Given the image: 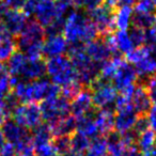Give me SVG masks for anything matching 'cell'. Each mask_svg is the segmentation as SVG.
Returning <instances> with one entry per match:
<instances>
[{
  "mask_svg": "<svg viewBox=\"0 0 156 156\" xmlns=\"http://www.w3.org/2000/svg\"><path fill=\"white\" fill-rule=\"evenodd\" d=\"M62 34L69 45H85L98 37V30L88 15L77 10H72L65 15Z\"/></svg>",
  "mask_w": 156,
  "mask_h": 156,
  "instance_id": "6da1fadb",
  "label": "cell"
},
{
  "mask_svg": "<svg viewBox=\"0 0 156 156\" xmlns=\"http://www.w3.org/2000/svg\"><path fill=\"white\" fill-rule=\"evenodd\" d=\"M61 89L49 79L43 77L35 80H17L13 94L20 103H40L60 95Z\"/></svg>",
  "mask_w": 156,
  "mask_h": 156,
  "instance_id": "7a4b0ae2",
  "label": "cell"
},
{
  "mask_svg": "<svg viewBox=\"0 0 156 156\" xmlns=\"http://www.w3.org/2000/svg\"><path fill=\"white\" fill-rule=\"evenodd\" d=\"M69 58L76 71L78 81L83 86H91L98 78L100 65L94 63L86 54L83 45L75 44L69 48Z\"/></svg>",
  "mask_w": 156,
  "mask_h": 156,
  "instance_id": "3957f363",
  "label": "cell"
},
{
  "mask_svg": "<svg viewBox=\"0 0 156 156\" xmlns=\"http://www.w3.org/2000/svg\"><path fill=\"white\" fill-rule=\"evenodd\" d=\"M46 37V31L37 20H30L24 30L18 34L16 41L20 51L28 58L37 59L43 56V42Z\"/></svg>",
  "mask_w": 156,
  "mask_h": 156,
  "instance_id": "277c9868",
  "label": "cell"
},
{
  "mask_svg": "<svg viewBox=\"0 0 156 156\" xmlns=\"http://www.w3.org/2000/svg\"><path fill=\"white\" fill-rule=\"evenodd\" d=\"M45 69L46 75L49 77V80L60 89L78 80L72 61L65 55L49 58L45 62Z\"/></svg>",
  "mask_w": 156,
  "mask_h": 156,
  "instance_id": "5b68a950",
  "label": "cell"
},
{
  "mask_svg": "<svg viewBox=\"0 0 156 156\" xmlns=\"http://www.w3.org/2000/svg\"><path fill=\"white\" fill-rule=\"evenodd\" d=\"M90 93L94 107L100 109H110L115 106L119 95L117 88L110 80H106L100 77L91 85Z\"/></svg>",
  "mask_w": 156,
  "mask_h": 156,
  "instance_id": "8992f818",
  "label": "cell"
},
{
  "mask_svg": "<svg viewBox=\"0 0 156 156\" xmlns=\"http://www.w3.org/2000/svg\"><path fill=\"white\" fill-rule=\"evenodd\" d=\"M12 120L26 129H34L42 124L41 108L37 103H20L11 113Z\"/></svg>",
  "mask_w": 156,
  "mask_h": 156,
  "instance_id": "52a82bcc",
  "label": "cell"
},
{
  "mask_svg": "<svg viewBox=\"0 0 156 156\" xmlns=\"http://www.w3.org/2000/svg\"><path fill=\"white\" fill-rule=\"evenodd\" d=\"M138 78L139 76L135 67L128 61L122 60L111 79V83L117 88L119 93L132 94L133 90L137 86Z\"/></svg>",
  "mask_w": 156,
  "mask_h": 156,
  "instance_id": "ba28073f",
  "label": "cell"
},
{
  "mask_svg": "<svg viewBox=\"0 0 156 156\" xmlns=\"http://www.w3.org/2000/svg\"><path fill=\"white\" fill-rule=\"evenodd\" d=\"M41 112L43 121L47 124L57 121L69 113V101L62 95L48 98L41 103Z\"/></svg>",
  "mask_w": 156,
  "mask_h": 156,
  "instance_id": "9c48e42d",
  "label": "cell"
},
{
  "mask_svg": "<svg viewBox=\"0 0 156 156\" xmlns=\"http://www.w3.org/2000/svg\"><path fill=\"white\" fill-rule=\"evenodd\" d=\"M88 17L94 25L98 34L107 35L113 30V12L115 10L109 8L104 2L94 9L88 11Z\"/></svg>",
  "mask_w": 156,
  "mask_h": 156,
  "instance_id": "30bf717a",
  "label": "cell"
},
{
  "mask_svg": "<svg viewBox=\"0 0 156 156\" xmlns=\"http://www.w3.org/2000/svg\"><path fill=\"white\" fill-rule=\"evenodd\" d=\"M69 48V42L65 40L62 33L46 34L43 42V56L49 58L64 56Z\"/></svg>",
  "mask_w": 156,
  "mask_h": 156,
  "instance_id": "8fae6325",
  "label": "cell"
},
{
  "mask_svg": "<svg viewBox=\"0 0 156 156\" xmlns=\"http://www.w3.org/2000/svg\"><path fill=\"white\" fill-rule=\"evenodd\" d=\"M86 50V54L88 55L90 59L96 63L98 65H101L110 59L112 55H115L111 50L110 46L108 45L106 39H96L90 41L89 43L83 45Z\"/></svg>",
  "mask_w": 156,
  "mask_h": 156,
  "instance_id": "7c38bea8",
  "label": "cell"
},
{
  "mask_svg": "<svg viewBox=\"0 0 156 156\" xmlns=\"http://www.w3.org/2000/svg\"><path fill=\"white\" fill-rule=\"evenodd\" d=\"M106 41L113 54L122 56H127L136 48L130 39L128 30H117L115 33H109L106 35Z\"/></svg>",
  "mask_w": 156,
  "mask_h": 156,
  "instance_id": "4fadbf2b",
  "label": "cell"
},
{
  "mask_svg": "<svg viewBox=\"0 0 156 156\" xmlns=\"http://www.w3.org/2000/svg\"><path fill=\"white\" fill-rule=\"evenodd\" d=\"M1 126L5 141L13 147H17L31 139L29 130L17 124L14 120H7Z\"/></svg>",
  "mask_w": 156,
  "mask_h": 156,
  "instance_id": "5bb4252c",
  "label": "cell"
},
{
  "mask_svg": "<svg viewBox=\"0 0 156 156\" xmlns=\"http://www.w3.org/2000/svg\"><path fill=\"white\" fill-rule=\"evenodd\" d=\"M93 108L94 104L91 93L88 90H81L75 98L69 101V113L76 119L93 112Z\"/></svg>",
  "mask_w": 156,
  "mask_h": 156,
  "instance_id": "9a60e30c",
  "label": "cell"
},
{
  "mask_svg": "<svg viewBox=\"0 0 156 156\" xmlns=\"http://www.w3.org/2000/svg\"><path fill=\"white\" fill-rule=\"evenodd\" d=\"M28 16L26 15V13L23 10L11 9L8 10L3 20H1V23L5 25V28L9 30V32L13 37L20 34L24 30V28L28 24Z\"/></svg>",
  "mask_w": 156,
  "mask_h": 156,
  "instance_id": "2e32d148",
  "label": "cell"
},
{
  "mask_svg": "<svg viewBox=\"0 0 156 156\" xmlns=\"http://www.w3.org/2000/svg\"><path fill=\"white\" fill-rule=\"evenodd\" d=\"M46 75L45 62L42 58H27L18 76V80H35Z\"/></svg>",
  "mask_w": 156,
  "mask_h": 156,
  "instance_id": "e0dca14e",
  "label": "cell"
},
{
  "mask_svg": "<svg viewBox=\"0 0 156 156\" xmlns=\"http://www.w3.org/2000/svg\"><path fill=\"white\" fill-rule=\"evenodd\" d=\"M130 104L139 115H145L152 107L151 100L143 85H137L130 95Z\"/></svg>",
  "mask_w": 156,
  "mask_h": 156,
  "instance_id": "ac0fdd59",
  "label": "cell"
},
{
  "mask_svg": "<svg viewBox=\"0 0 156 156\" xmlns=\"http://www.w3.org/2000/svg\"><path fill=\"white\" fill-rule=\"evenodd\" d=\"M48 125L54 137L71 136L76 130V118H74L72 115H67Z\"/></svg>",
  "mask_w": 156,
  "mask_h": 156,
  "instance_id": "d6986e66",
  "label": "cell"
},
{
  "mask_svg": "<svg viewBox=\"0 0 156 156\" xmlns=\"http://www.w3.org/2000/svg\"><path fill=\"white\" fill-rule=\"evenodd\" d=\"M94 122L98 127L100 136H105L112 133L113 130V117L115 113L110 109H100L93 113Z\"/></svg>",
  "mask_w": 156,
  "mask_h": 156,
  "instance_id": "ffe728a7",
  "label": "cell"
},
{
  "mask_svg": "<svg viewBox=\"0 0 156 156\" xmlns=\"http://www.w3.org/2000/svg\"><path fill=\"white\" fill-rule=\"evenodd\" d=\"M134 11L130 7H119L113 12V28L117 30H129L133 26Z\"/></svg>",
  "mask_w": 156,
  "mask_h": 156,
  "instance_id": "44dd1931",
  "label": "cell"
},
{
  "mask_svg": "<svg viewBox=\"0 0 156 156\" xmlns=\"http://www.w3.org/2000/svg\"><path fill=\"white\" fill-rule=\"evenodd\" d=\"M75 132L83 135V136H86L89 139H94L100 136L98 127H96V125H95V122H94L93 112L76 119Z\"/></svg>",
  "mask_w": 156,
  "mask_h": 156,
  "instance_id": "7402d4cb",
  "label": "cell"
},
{
  "mask_svg": "<svg viewBox=\"0 0 156 156\" xmlns=\"http://www.w3.org/2000/svg\"><path fill=\"white\" fill-rule=\"evenodd\" d=\"M155 142L156 133L150 127L136 135V147L142 154L150 155Z\"/></svg>",
  "mask_w": 156,
  "mask_h": 156,
  "instance_id": "603a6c76",
  "label": "cell"
},
{
  "mask_svg": "<svg viewBox=\"0 0 156 156\" xmlns=\"http://www.w3.org/2000/svg\"><path fill=\"white\" fill-rule=\"evenodd\" d=\"M85 156H108L106 138L103 136H98L92 139L88 149L86 150Z\"/></svg>",
  "mask_w": 156,
  "mask_h": 156,
  "instance_id": "cb8c5ba5",
  "label": "cell"
},
{
  "mask_svg": "<svg viewBox=\"0 0 156 156\" xmlns=\"http://www.w3.org/2000/svg\"><path fill=\"white\" fill-rule=\"evenodd\" d=\"M92 139L87 138L83 135L75 132L69 136V142H71V152L77 154H85L86 150L88 149Z\"/></svg>",
  "mask_w": 156,
  "mask_h": 156,
  "instance_id": "d4e9b609",
  "label": "cell"
},
{
  "mask_svg": "<svg viewBox=\"0 0 156 156\" xmlns=\"http://www.w3.org/2000/svg\"><path fill=\"white\" fill-rule=\"evenodd\" d=\"M17 49V43L14 37L0 40V62H7Z\"/></svg>",
  "mask_w": 156,
  "mask_h": 156,
  "instance_id": "484cf974",
  "label": "cell"
},
{
  "mask_svg": "<svg viewBox=\"0 0 156 156\" xmlns=\"http://www.w3.org/2000/svg\"><path fill=\"white\" fill-rule=\"evenodd\" d=\"M155 16V13H139V12H134L133 26L143 29V30H147L153 25Z\"/></svg>",
  "mask_w": 156,
  "mask_h": 156,
  "instance_id": "4316f807",
  "label": "cell"
},
{
  "mask_svg": "<svg viewBox=\"0 0 156 156\" xmlns=\"http://www.w3.org/2000/svg\"><path fill=\"white\" fill-rule=\"evenodd\" d=\"M18 79L12 77L9 73H5L0 75V98H5L12 93L13 86Z\"/></svg>",
  "mask_w": 156,
  "mask_h": 156,
  "instance_id": "83f0119b",
  "label": "cell"
},
{
  "mask_svg": "<svg viewBox=\"0 0 156 156\" xmlns=\"http://www.w3.org/2000/svg\"><path fill=\"white\" fill-rule=\"evenodd\" d=\"M55 150L57 155H64V154L71 152V142H69V136H61L55 137L52 140Z\"/></svg>",
  "mask_w": 156,
  "mask_h": 156,
  "instance_id": "f1b7e54d",
  "label": "cell"
},
{
  "mask_svg": "<svg viewBox=\"0 0 156 156\" xmlns=\"http://www.w3.org/2000/svg\"><path fill=\"white\" fill-rule=\"evenodd\" d=\"M128 32H129L130 39H132L135 47L147 44V30H143V29L132 26V28L128 30Z\"/></svg>",
  "mask_w": 156,
  "mask_h": 156,
  "instance_id": "f546056e",
  "label": "cell"
},
{
  "mask_svg": "<svg viewBox=\"0 0 156 156\" xmlns=\"http://www.w3.org/2000/svg\"><path fill=\"white\" fill-rule=\"evenodd\" d=\"M156 0H137L135 12L139 13H155Z\"/></svg>",
  "mask_w": 156,
  "mask_h": 156,
  "instance_id": "4dcf8cb0",
  "label": "cell"
},
{
  "mask_svg": "<svg viewBox=\"0 0 156 156\" xmlns=\"http://www.w3.org/2000/svg\"><path fill=\"white\" fill-rule=\"evenodd\" d=\"M34 156H57L52 141L34 147Z\"/></svg>",
  "mask_w": 156,
  "mask_h": 156,
  "instance_id": "1f68e13d",
  "label": "cell"
},
{
  "mask_svg": "<svg viewBox=\"0 0 156 156\" xmlns=\"http://www.w3.org/2000/svg\"><path fill=\"white\" fill-rule=\"evenodd\" d=\"M144 87L147 91L152 105H155L156 106V74L150 76V77H147L145 79Z\"/></svg>",
  "mask_w": 156,
  "mask_h": 156,
  "instance_id": "d6a6232c",
  "label": "cell"
},
{
  "mask_svg": "<svg viewBox=\"0 0 156 156\" xmlns=\"http://www.w3.org/2000/svg\"><path fill=\"white\" fill-rule=\"evenodd\" d=\"M55 2H56V5L59 9V11L64 16L69 12H71L72 10H74L75 7H77L76 0H55Z\"/></svg>",
  "mask_w": 156,
  "mask_h": 156,
  "instance_id": "836d02e7",
  "label": "cell"
},
{
  "mask_svg": "<svg viewBox=\"0 0 156 156\" xmlns=\"http://www.w3.org/2000/svg\"><path fill=\"white\" fill-rule=\"evenodd\" d=\"M12 113L11 108L8 105L5 98H0V126L2 125L7 120H9Z\"/></svg>",
  "mask_w": 156,
  "mask_h": 156,
  "instance_id": "e575fe53",
  "label": "cell"
},
{
  "mask_svg": "<svg viewBox=\"0 0 156 156\" xmlns=\"http://www.w3.org/2000/svg\"><path fill=\"white\" fill-rule=\"evenodd\" d=\"M102 3L103 0H76V5L87 10V11L94 9V8L102 5Z\"/></svg>",
  "mask_w": 156,
  "mask_h": 156,
  "instance_id": "d590c367",
  "label": "cell"
},
{
  "mask_svg": "<svg viewBox=\"0 0 156 156\" xmlns=\"http://www.w3.org/2000/svg\"><path fill=\"white\" fill-rule=\"evenodd\" d=\"M145 115H147L149 127L156 133V106L155 105H153V106L150 108V110L147 111V113Z\"/></svg>",
  "mask_w": 156,
  "mask_h": 156,
  "instance_id": "8d00e7d4",
  "label": "cell"
},
{
  "mask_svg": "<svg viewBox=\"0 0 156 156\" xmlns=\"http://www.w3.org/2000/svg\"><path fill=\"white\" fill-rule=\"evenodd\" d=\"M3 3L11 10H23L27 0H2Z\"/></svg>",
  "mask_w": 156,
  "mask_h": 156,
  "instance_id": "74e56055",
  "label": "cell"
},
{
  "mask_svg": "<svg viewBox=\"0 0 156 156\" xmlns=\"http://www.w3.org/2000/svg\"><path fill=\"white\" fill-rule=\"evenodd\" d=\"M147 44H156V16L152 27L147 30Z\"/></svg>",
  "mask_w": 156,
  "mask_h": 156,
  "instance_id": "f35d334b",
  "label": "cell"
},
{
  "mask_svg": "<svg viewBox=\"0 0 156 156\" xmlns=\"http://www.w3.org/2000/svg\"><path fill=\"white\" fill-rule=\"evenodd\" d=\"M0 156H18V155L16 153L15 147L7 142L2 147V149L0 150Z\"/></svg>",
  "mask_w": 156,
  "mask_h": 156,
  "instance_id": "ab89813d",
  "label": "cell"
},
{
  "mask_svg": "<svg viewBox=\"0 0 156 156\" xmlns=\"http://www.w3.org/2000/svg\"><path fill=\"white\" fill-rule=\"evenodd\" d=\"M9 37H13V35L9 32V30L5 28V25L0 22V40L9 39Z\"/></svg>",
  "mask_w": 156,
  "mask_h": 156,
  "instance_id": "60d3db41",
  "label": "cell"
},
{
  "mask_svg": "<svg viewBox=\"0 0 156 156\" xmlns=\"http://www.w3.org/2000/svg\"><path fill=\"white\" fill-rule=\"evenodd\" d=\"M137 0H117V8L119 7H130L135 5Z\"/></svg>",
  "mask_w": 156,
  "mask_h": 156,
  "instance_id": "b9f144b4",
  "label": "cell"
},
{
  "mask_svg": "<svg viewBox=\"0 0 156 156\" xmlns=\"http://www.w3.org/2000/svg\"><path fill=\"white\" fill-rule=\"evenodd\" d=\"M8 7L3 3V1H0V22L3 20V17H5V13H7L8 11Z\"/></svg>",
  "mask_w": 156,
  "mask_h": 156,
  "instance_id": "7bdbcfd3",
  "label": "cell"
},
{
  "mask_svg": "<svg viewBox=\"0 0 156 156\" xmlns=\"http://www.w3.org/2000/svg\"><path fill=\"white\" fill-rule=\"evenodd\" d=\"M7 143V141H5V135H3V132H2V128H1V126H0V150L2 149L3 145Z\"/></svg>",
  "mask_w": 156,
  "mask_h": 156,
  "instance_id": "ee69618b",
  "label": "cell"
},
{
  "mask_svg": "<svg viewBox=\"0 0 156 156\" xmlns=\"http://www.w3.org/2000/svg\"><path fill=\"white\" fill-rule=\"evenodd\" d=\"M8 69H7V65H5V63L0 62V75H2V74L7 73Z\"/></svg>",
  "mask_w": 156,
  "mask_h": 156,
  "instance_id": "f6af8a7d",
  "label": "cell"
},
{
  "mask_svg": "<svg viewBox=\"0 0 156 156\" xmlns=\"http://www.w3.org/2000/svg\"><path fill=\"white\" fill-rule=\"evenodd\" d=\"M150 156H156V142H155V144H154L153 149H152L151 153H150Z\"/></svg>",
  "mask_w": 156,
  "mask_h": 156,
  "instance_id": "bcb514c9",
  "label": "cell"
},
{
  "mask_svg": "<svg viewBox=\"0 0 156 156\" xmlns=\"http://www.w3.org/2000/svg\"><path fill=\"white\" fill-rule=\"evenodd\" d=\"M0 1H2V0H0Z\"/></svg>",
  "mask_w": 156,
  "mask_h": 156,
  "instance_id": "7dc6e473",
  "label": "cell"
}]
</instances>
